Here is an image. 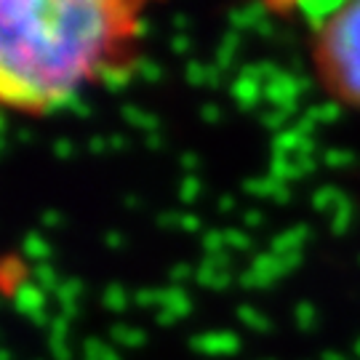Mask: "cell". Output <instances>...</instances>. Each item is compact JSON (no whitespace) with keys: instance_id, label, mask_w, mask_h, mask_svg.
Returning a JSON list of instances; mask_svg holds the SVG:
<instances>
[{"instance_id":"2","label":"cell","mask_w":360,"mask_h":360,"mask_svg":"<svg viewBox=\"0 0 360 360\" xmlns=\"http://www.w3.org/2000/svg\"><path fill=\"white\" fill-rule=\"evenodd\" d=\"M312 51L323 89L360 110V0L331 6L315 19Z\"/></svg>"},{"instance_id":"1","label":"cell","mask_w":360,"mask_h":360,"mask_svg":"<svg viewBox=\"0 0 360 360\" xmlns=\"http://www.w3.org/2000/svg\"><path fill=\"white\" fill-rule=\"evenodd\" d=\"M136 6L115 0H25L0 8V96L49 112L110 72L136 35Z\"/></svg>"}]
</instances>
